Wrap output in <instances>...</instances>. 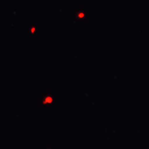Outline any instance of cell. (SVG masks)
Segmentation results:
<instances>
[{
	"label": "cell",
	"instance_id": "1",
	"mask_svg": "<svg viewBox=\"0 0 149 149\" xmlns=\"http://www.w3.org/2000/svg\"><path fill=\"white\" fill-rule=\"evenodd\" d=\"M52 102H53V98L48 96V97H46V98L44 99L43 104H52Z\"/></svg>",
	"mask_w": 149,
	"mask_h": 149
}]
</instances>
